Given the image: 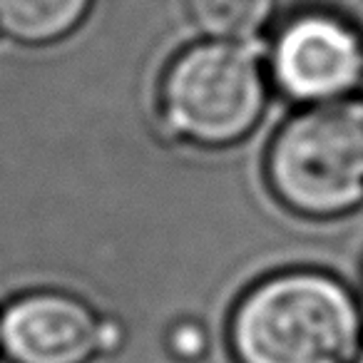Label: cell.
Segmentation results:
<instances>
[{"mask_svg":"<svg viewBox=\"0 0 363 363\" xmlns=\"http://www.w3.org/2000/svg\"><path fill=\"white\" fill-rule=\"evenodd\" d=\"M0 343L13 363H87L105 351V321L65 294H30L3 313Z\"/></svg>","mask_w":363,"mask_h":363,"instance_id":"5b68a950","label":"cell"},{"mask_svg":"<svg viewBox=\"0 0 363 363\" xmlns=\"http://www.w3.org/2000/svg\"><path fill=\"white\" fill-rule=\"evenodd\" d=\"M167 346H169L172 356L179 361H199L207 353V333L199 323L182 321L169 328Z\"/></svg>","mask_w":363,"mask_h":363,"instance_id":"ba28073f","label":"cell"},{"mask_svg":"<svg viewBox=\"0 0 363 363\" xmlns=\"http://www.w3.org/2000/svg\"><path fill=\"white\" fill-rule=\"evenodd\" d=\"M194 26L217 40H239L264 28L274 0H184Z\"/></svg>","mask_w":363,"mask_h":363,"instance_id":"52a82bcc","label":"cell"},{"mask_svg":"<svg viewBox=\"0 0 363 363\" xmlns=\"http://www.w3.org/2000/svg\"><path fill=\"white\" fill-rule=\"evenodd\" d=\"M277 197L294 212L333 217L363 202V100H326L291 117L267 157Z\"/></svg>","mask_w":363,"mask_h":363,"instance_id":"7a4b0ae2","label":"cell"},{"mask_svg":"<svg viewBox=\"0 0 363 363\" xmlns=\"http://www.w3.org/2000/svg\"><path fill=\"white\" fill-rule=\"evenodd\" d=\"M162 105L177 135L199 145H232L257 125L267 105L262 67L237 43H204L172 62Z\"/></svg>","mask_w":363,"mask_h":363,"instance_id":"3957f363","label":"cell"},{"mask_svg":"<svg viewBox=\"0 0 363 363\" xmlns=\"http://www.w3.org/2000/svg\"><path fill=\"white\" fill-rule=\"evenodd\" d=\"M358 363H363V356H361V361H358Z\"/></svg>","mask_w":363,"mask_h":363,"instance_id":"9c48e42d","label":"cell"},{"mask_svg":"<svg viewBox=\"0 0 363 363\" xmlns=\"http://www.w3.org/2000/svg\"><path fill=\"white\" fill-rule=\"evenodd\" d=\"M361 40H363V38H361Z\"/></svg>","mask_w":363,"mask_h":363,"instance_id":"30bf717a","label":"cell"},{"mask_svg":"<svg viewBox=\"0 0 363 363\" xmlns=\"http://www.w3.org/2000/svg\"><path fill=\"white\" fill-rule=\"evenodd\" d=\"M361 343V313L331 277L289 272L267 279L232 316L239 363H351Z\"/></svg>","mask_w":363,"mask_h":363,"instance_id":"6da1fadb","label":"cell"},{"mask_svg":"<svg viewBox=\"0 0 363 363\" xmlns=\"http://www.w3.org/2000/svg\"><path fill=\"white\" fill-rule=\"evenodd\" d=\"M274 75L296 100H336L363 77V40L331 16H301L274 43Z\"/></svg>","mask_w":363,"mask_h":363,"instance_id":"277c9868","label":"cell"},{"mask_svg":"<svg viewBox=\"0 0 363 363\" xmlns=\"http://www.w3.org/2000/svg\"><path fill=\"white\" fill-rule=\"evenodd\" d=\"M92 0H0V30L18 43L43 45L80 26Z\"/></svg>","mask_w":363,"mask_h":363,"instance_id":"8992f818","label":"cell"}]
</instances>
